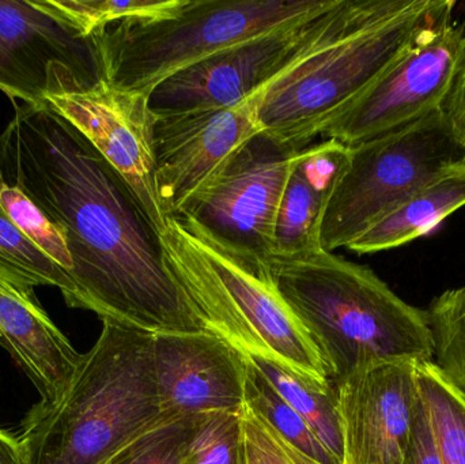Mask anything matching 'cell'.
I'll return each mask as SVG.
<instances>
[{
	"mask_svg": "<svg viewBox=\"0 0 465 464\" xmlns=\"http://www.w3.org/2000/svg\"><path fill=\"white\" fill-rule=\"evenodd\" d=\"M187 464H249L241 411H213L193 417Z\"/></svg>",
	"mask_w": 465,
	"mask_h": 464,
	"instance_id": "cell-25",
	"label": "cell"
},
{
	"mask_svg": "<svg viewBox=\"0 0 465 464\" xmlns=\"http://www.w3.org/2000/svg\"><path fill=\"white\" fill-rule=\"evenodd\" d=\"M46 105L75 127L127 183L144 215L158 233L166 218L154 182V114L149 94L93 84L67 65L49 71Z\"/></svg>",
	"mask_w": 465,
	"mask_h": 464,
	"instance_id": "cell-10",
	"label": "cell"
},
{
	"mask_svg": "<svg viewBox=\"0 0 465 464\" xmlns=\"http://www.w3.org/2000/svg\"><path fill=\"white\" fill-rule=\"evenodd\" d=\"M257 94L232 108L154 114L155 193L166 221L183 217L262 133Z\"/></svg>",
	"mask_w": 465,
	"mask_h": 464,
	"instance_id": "cell-12",
	"label": "cell"
},
{
	"mask_svg": "<svg viewBox=\"0 0 465 464\" xmlns=\"http://www.w3.org/2000/svg\"><path fill=\"white\" fill-rule=\"evenodd\" d=\"M452 0H344L330 29L257 94L262 133L302 150L431 25Z\"/></svg>",
	"mask_w": 465,
	"mask_h": 464,
	"instance_id": "cell-2",
	"label": "cell"
},
{
	"mask_svg": "<svg viewBox=\"0 0 465 464\" xmlns=\"http://www.w3.org/2000/svg\"><path fill=\"white\" fill-rule=\"evenodd\" d=\"M347 149L333 141L305 147L292 168L273 225V256L297 258L322 250L320 228Z\"/></svg>",
	"mask_w": 465,
	"mask_h": 464,
	"instance_id": "cell-17",
	"label": "cell"
},
{
	"mask_svg": "<svg viewBox=\"0 0 465 464\" xmlns=\"http://www.w3.org/2000/svg\"><path fill=\"white\" fill-rule=\"evenodd\" d=\"M153 342L152 332L103 321L62 395L25 417L18 439L26 464H104L157 421Z\"/></svg>",
	"mask_w": 465,
	"mask_h": 464,
	"instance_id": "cell-4",
	"label": "cell"
},
{
	"mask_svg": "<svg viewBox=\"0 0 465 464\" xmlns=\"http://www.w3.org/2000/svg\"><path fill=\"white\" fill-rule=\"evenodd\" d=\"M465 149L442 108L371 141L347 147L322 215V250L347 248L377 221L450 166Z\"/></svg>",
	"mask_w": 465,
	"mask_h": 464,
	"instance_id": "cell-7",
	"label": "cell"
},
{
	"mask_svg": "<svg viewBox=\"0 0 465 464\" xmlns=\"http://www.w3.org/2000/svg\"><path fill=\"white\" fill-rule=\"evenodd\" d=\"M465 206V163L450 166L377 221L347 247L357 255L409 244Z\"/></svg>",
	"mask_w": 465,
	"mask_h": 464,
	"instance_id": "cell-18",
	"label": "cell"
},
{
	"mask_svg": "<svg viewBox=\"0 0 465 464\" xmlns=\"http://www.w3.org/2000/svg\"><path fill=\"white\" fill-rule=\"evenodd\" d=\"M464 48V26L452 15L431 25L328 123L320 138L351 147L442 108Z\"/></svg>",
	"mask_w": 465,
	"mask_h": 464,
	"instance_id": "cell-8",
	"label": "cell"
},
{
	"mask_svg": "<svg viewBox=\"0 0 465 464\" xmlns=\"http://www.w3.org/2000/svg\"><path fill=\"white\" fill-rule=\"evenodd\" d=\"M153 351L163 413L242 410L246 359L223 338L210 331L160 332Z\"/></svg>",
	"mask_w": 465,
	"mask_h": 464,
	"instance_id": "cell-14",
	"label": "cell"
},
{
	"mask_svg": "<svg viewBox=\"0 0 465 464\" xmlns=\"http://www.w3.org/2000/svg\"><path fill=\"white\" fill-rule=\"evenodd\" d=\"M0 346L51 403L64 391L81 361L73 343L43 310L35 293L0 280Z\"/></svg>",
	"mask_w": 465,
	"mask_h": 464,
	"instance_id": "cell-16",
	"label": "cell"
},
{
	"mask_svg": "<svg viewBox=\"0 0 465 464\" xmlns=\"http://www.w3.org/2000/svg\"><path fill=\"white\" fill-rule=\"evenodd\" d=\"M0 206L25 237L70 275L73 261L62 229L16 183L3 176L2 172Z\"/></svg>",
	"mask_w": 465,
	"mask_h": 464,
	"instance_id": "cell-26",
	"label": "cell"
},
{
	"mask_svg": "<svg viewBox=\"0 0 465 464\" xmlns=\"http://www.w3.org/2000/svg\"><path fill=\"white\" fill-rule=\"evenodd\" d=\"M0 464H26L18 436L0 429Z\"/></svg>",
	"mask_w": 465,
	"mask_h": 464,
	"instance_id": "cell-31",
	"label": "cell"
},
{
	"mask_svg": "<svg viewBox=\"0 0 465 464\" xmlns=\"http://www.w3.org/2000/svg\"><path fill=\"white\" fill-rule=\"evenodd\" d=\"M246 359L245 405L256 411L287 443L322 464H338L297 411L273 389L262 370Z\"/></svg>",
	"mask_w": 465,
	"mask_h": 464,
	"instance_id": "cell-23",
	"label": "cell"
},
{
	"mask_svg": "<svg viewBox=\"0 0 465 464\" xmlns=\"http://www.w3.org/2000/svg\"><path fill=\"white\" fill-rule=\"evenodd\" d=\"M183 0H30L38 10L63 26L89 38L114 22L131 18H155L173 13Z\"/></svg>",
	"mask_w": 465,
	"mask_h": 464,
	"instance_id": "cell-21",
	"label": "cell"
},
{
	"mask_svg": "<svg viewBox=\"0 0 465 464\" xmlns=\"http://www.w3.org/2000/svg\"><path fill=\"white\" fill-rule=\"evenodd\" d=\"M270 380L273 389L297 411L317 440L335 458L343 462V439L341 421L333 400L332 389L320 390L303 383L297 376L279 365L248 357Z\"/></svg>",
	"mask_w": 465,
	"mask_h": 464,
	"instance_id": "cell-19",
	"label": "cell"
},
{
	"mask_svg": "<svg viewBox=\"0 0 465 464\" xmlns=\"http://www.w3.org/2000/svg\"><path fill=\"white\" fill-rule=\"evenodd\" d=\"M63 64L90 84L101 81L92 38L79 37L30 0H0V90L27 105H44L49 71Z\"/></svg>",
	"mask_w": 465,
	"mask_h": 464,
	"instance_id": "cell-15",
	"label": "cell"
},
{
	"mask_svg": "<svg viewBox=\"0 0 465 464\" xmlns=\"http://www.w3.org/2000/svg\"><path fill=\"white\" fill-rule=\"evenodd\" d=\"M332 0H183L168 15L114 22L90 35L101 81L149 94L223 49L324 10Z\"/></svg>",
	"mask_w": 465,
	"mask_h": 464,
	"instance_id": "cell-6",
	"label": "cell"
},
{
	"mask_svg": "<svg viewBox=\"0 0 465 464\" xmlns=\"http://www.w3.org/2000/svg\"><path fill=\"white\" fill-rule=\"evenodd\" d=\"M442 111L453 133L465 149V48L452 86L442 104Z\"/></svg>",
	"mask_w": 465,
	"mask_h": 464,
	"instance_id": "cell-30",
	"label": "cell"
},
{
	"mask_svg": "<svg viewBox=\"0 0 465 464\" xmlns=\"http://www.w3.org/2000/svg\"><path fill=\"white\" fill-rule=\"evenodd\" d=\"M344 0L195 63L149 93L154 114L225 109L253 97L330 29Z\"/></svg>",
	"mask_w": 465,
	"mask_h": 464,
	"instance_id": "cell-11",
	"label": "cell"
},
{
	"mask_svg": "<svg viewBox=\"0 0 465 464\" xmlns=\"http://www.w3.org/2000/svg\"><path fill=\"white\" fill-rule=\"evenodd\" d=\"M0 280L19 291L35 293L37 286H54L64 300L73 294L70 275L35 247L0 206Z\"/></svg>",
	"mask_w": 465,
	"mask_h": 464,
	"instance_id": "cell-20",
	"label": "cell"
},
{
	"mask_svg": "<svg viewBox=\"0 0 465 464\" xmlns=\"http://www.w3.org/2000/svg\"><path fill=\"white\" fill-rule=\"evenodd\" d=\"M403 464H442L422 398L417 403Z\"/></svg>",
	"mask_w": 465,
	"mask_h": 464,
	"instance_id": "cell-29",
	"label": "cell"
},
{
	"mask_svg": "<svg viewBox=\"0 0 465 464\" xmlns=\"http://www.w3.org/2000/svg\"><path fill=\"white\" fill-rule=\"evenodd\" d=\"M248 457H249V454H248ZM249 464H256L253 462V459H252L251 457H249Z\"/></svg>",
	"mask_w": 465,
	"mask_h": 464,
	"instance_id": "cell-32",
	"label": "cell"
},
{
	"mask_svg": "<svg viewBox=\"0 0 465 464\" xmlns=\"http://www.w3.org/2000/svg\"><path fill=\"white\" fill-rule=\"evenodd\" d=\"M246 449L256 464H322L287 443L256 411L243 406L241 410Z\"/></svg>",
	"mask_w": 465,
	"mask_h": 464,
	"instance_id": "cell-28",
	"label": "cell"
},
{
	"mask_svg": "<svg viewBox=\"0 0 465 464\" xmlns=\"http://www.w3.org/2000/svg\"><path fill=\"white\" fill-rule=\"evenodd\" d=\"M193 417L163 413L104 464H187Z\"/></svg>",
	"mask_w": 465,
	"mask_h": 464,
	"instance_id": "cell-27",
	"label": "cell"
},
{
	"mask_svg": "<svg viewBox=\"0 0 465 464\" xmlns=\"http://www.w3.org/2000/svg\"><path fill=\"white\" fill-rule=\"evenodd\" d=\"M417 383L442 464H465V402L434 362L417 364Z\"/></svg>",
	"mask_w": 465,
	"mask_h": 464,
	"instance_id": "cell-22",
	"label": "cell"
},
{
	"mask_svg": "<svg viewBox=\"0 0 465 464\" xmlns=\"http://www.w3.org/2000/svg\"><path fill=\"white\" fill-rule=\"evenodd\" d=\"M433 335V362L465 402V286L444 291L425 311Z\"/></svg>",
	"mask_w": 465,
	"mask_h": 464,
	"instance_id": "cell-24",
	"label": "cell"
},
{
	"mask_svg": "<svg viewBox=\"0 0 465 464\" xmlns=\"http://www.w3.org/2000/svg\"><path fill=\"white\" fill-rule=\"evenodd\" d=\"M302 152L257 133L179 220L238 258L267 264L279 203Z\"/></svg>",
	"mask_w": 465,
	"mask_h": 464,
	"instance_id": "cell-9",
	"label": "cell"
},
{
	"mask_svg": "<svg viewBox=\"0 0 465 464\" xmlns=\"http://www.w3.org/2000/svg\"><path fill=\"white\" fill-rule=\"evenodd\" d=\"M160 240L169 272L206 331L242 356L272 362L309 386L331 390L319 349L271 282L267 264L238 258L179 218H168Z\"/></svg>",
	"mask_w": 465,
	"mask_h": 464,
	"instance_id": "cell-5",
	"label": "cell"
},
{
	"mask_svg": "<svg viewBox=\"0 0 465 464\" xmlns=\"http://www.w3.org/2000/svg\"><path fill=\"white\" fill-rule=\"evenodd\" d=\"M331 389L343 439L341 464H403L420 400L417 364L377 362Z\"/></svg>",
	"mask_w": 465,
	"mask_h": 464,
	"instance_id": "cell-13",
	"label": "cell"
},
{
	"mask_svg": "<svg viewBox=\"0 0 465 464\" xmlns=\"http://www.w3.org/2000/svg\"><path fill=\"white\" fill-rule=\"evenodd\" d=\"M267 269L319 349L331 384L377 362H433L425 311L407 304L369 267L320 250L273 256Z\"/></svg>",
	"mask_w": 465,
	"mask_h": 464,
	"instance_id": "cell-3",
	"label": "cell"
},
{
	"mask_svg": "<svg viewBox=\"0 0 465 464\" xmlns=\"http://www.w3.org/2000/svg\"><path fill=\"white\" fill-rule=\"evenodd\" d=\"M14 106L0 133V172L64 233L74 286L65 304L152 334L206 331L123 177L46 104Z\"/></svg>",
	"mask_w": 465,
	"mask_h": 464,
	"instance_id": "cell-1",
	"label": "cell"
}]
</instances>
